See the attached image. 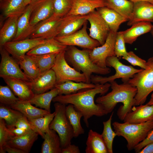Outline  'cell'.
<instances>
[{
	"instance_id": "11a10c76",
	"label": "cell",
	"mask_w": 153,
	"mask_h": 153,
	"mask_svg": "<svg viewBox=\"0 0 153 153\" xmlns=\"http://www.w3.org/2000/svg\"><path fill=\"white\" fill-rule=\"evenodd\" d=\"M146 104L148 105H153V92L151 95V98L149 101L146 103Z\"/></svg>"
},
{
	"instance_id": "f1b7e54d",
	"label": "cell",
	"mask_w": 153,
	"mask_h": 153,
	"mask_svg": "<svg viewBox=\"0 0 153 153\" xmlns=\"http://www.w3.org/2000/svg\"><path fill=\"white\" fill-rule=\"evenodd\" d=\"M25 0H1L0 8L2 15L6 18L12 16H20L26 6Z\"/></svg>"
},
{
	"instance_id": "680465c9",
	"label": "cell",
	"mask_w": 153,
	"mask_h": 153,
	"mask_svg": "<svg viewBox=\"0 0 153 153\" xmlns=\"http://www.w3.org/2000/svg\"><path fill=\"white\" fill-rule=\"evenodd\" d=\"M150 32H151V33L152 34V36L153 37V25L152 27V28L151 29Z\"/></svg>"
},
{
	"instance_id": "484cf974",
	"label": "cell",
	"mask_w": 153,
	"mask_h": 153,
	"mask_svg": "<svg viewBox=\"0 0 153 153\" xmlns=\"http://www.w3.org/2000/svg\"><path fill=\"white\" fill-rule=\"evenodd\" d=\"M97 9L108 25L110 31L118 32L120 25L128 21L115 10L107 7H100Z\"/></svg>"
},
{
	"instance_id": "681fc988",
	"label": "cell",
	"mask_w": 153,
	"mask_h": 153,
	"mask_svg": "<svg viewBox=\"0 0 153 153\" xmlns=\"http://www.w3.org/2000/svg\"><path fill=\"white\" fill-rule=\"evenodd\" d=\"M8 129L13 134L14 136H18L22 135L29 131L16 128L15 127L8 128Z\"/></svg>"
},
{
	"instance_id": "d590c367",
	"label": "cell",
	"mask_w": 153,
	"mask_h": 153,
	"mask_svg": "<svg viewBox=\"0 0 153 153\" xmlns=\"http://www.w3.org/2000/svg\"><path fill=\"white\" fill-rule=\"evenodd\" d=\"M97 85L93 83L68 81L56 84L55 87L59 90V95H68L76 93L83 89L94 88Z\"/></svg>"
},
{
	"instance_id": "ac0fdd59",
	"label": "cell",
	"mask_w": 153,
	"mask_h": 153,
	"mask_svg": "<svg viewBox=\"0 0 153 153\" xmlns=\"http://www.w3.org/2000/svg\"><path fill=\"white\" fill-rule=\"evenodd\" d=\"M40 3H31L26 6L24 12L18 18L17 33L12 41L29 38L31 32L29 24L31 14L35 7Z\"/></svg>"
},
{
	"instance_id": "f6af8a7d",
	"label": "cell",
	"mask_w": 153,
	"mask_h": 153,
	"mask_svg": "<svg viewBox=\"0 0 153 153\" xmlns=\"http://www.w3.org/2000/svg\"><path fill=\"white\" fill-rule=\"evenodd\" d=\"M122 58L133 66H139L143 69H147L149 68L147 61L139 57L133 51L128 52L127 54L122 57Z\"/></svg>"
},
{
	"instance_id": "ee69618b",
	"label": "cell",
	"mask_w": 153,
	"mask_h": 153,
	"mask_svg": "<svg viewBox=\"0 0 153 153\" xmlns=\"http://www.w3.org/2000/svg\"><path fill=\"white\" fill-rule=\"evenodd\" d=\"M125 42L122 31L117 33L114 46V52L118 58L126 56L128 52L126 51Z\"/></svg>"
},
{
	"instance_id": "d4e9b609",
	"label": "cell",
	"mask_w": 153,
	"mask_h": 153,
	"mask_svg": "<svg viewBox=\"0 0 153 153\" xmlns=\"http://www.w3.org/2000/svg\"><path fill=\"white\" fill-rule=\"evenodd\" d=\"M67 46L53 38L47 39L45 42L33 48L26 54L32 56L59 53L65 50Z\"/></svg>"
},
{
	"instance_id": "8992f818",
	"label": "cell",
	"mask_w": 153,
	"mask_h": 153,
	"mask_svg": "<svg viewBox=\"0 0 153 153\" xmlns=\"http://www.w3.org/2000/svg\"><path fill=\"white\" fill-rule=\"evenodd\" d=\"M107 67H112L115 70L114 75L108 76L103 77L98 75H92L91 82L95 84H104L121 78L123 82H128L135 74L139 73L143 69H137L131 65H127L120 62L115 56L108 57L106 60Z\"/></svg>"
},
{
	"instance_id": "f35d334b",
	"label": "cell",
	"mask_w": 153,
	"mask_h": 153,
	"mask_svg": "<svg viewBox=\"0 0 153 153\" xmlns=\"http://www.w3.org/2000/svg\"><path fill=\"white\" fill-rule=\"evenodd\" d=\"M58 53L30 56L34 60L41 73L52 69Z\"/></svg>"
},
{
	"instance_id": "ab89813d",
	"label": "cell",
	"mask_w": 153,
	"mask_h": 153,
	"mask_svg": "<svg viewBox=\"0 0 153 153\" xmlns=\"http://www.w3.org/2000/svg\"><path fill=\"white\" fill-rule=\"evenodd\" d=\"M114 112H112L109 119L103 122V130L101 135L108 149L109 153H113L112 145L114 138L117 136L112 128L111 123Z\"/></svg>"
},
{
	"instance_id": "836d02e7",
	"label": "cell",
	"mask_w": 153,
	"mask_h": 153,
	"mask_svg": "<svg viewBox=\"0 0 153 153\" xmlns=\"http://www.w3.org/2000/svg\"><path fill=\"white\" fill-rule=\"evenodd\" d=\"M65 112L73 129L74 137H77L84 134V130L80 123L81 119L83 117L82 114L76 110L73 105L71 104L66 106Z\"/></svg>"
},
{
	"instance_id": "8fae6325",
	"label": "cell",
	"mask_w": 153,
	"mask_h": 153,
	"mask_svg": "<svg viewBox=\"0 0 153 153\" xmlns=\"http://www.w3.org/2000/svg\"><path fill=\"white\" fill-rule=\"evenodd\" d=\"M0 75H6L30 81L20 68L18 61L3 46L0 47Z\"/></svg>"
},
{
	"instance_id": "603a6c76",
	"label": "cell",
	"mask_w": 153,
	"mask_h": 153,
	"mask_svg": "<svg viewBox=\"0 0 153 153\" xmlns=\"http://www.w3.org/2000/svg\"><path fill=\"white\" fill-rule=\"evenodd\" d=\"M39 134L33 130H30L22 135L14 136L9 140L7 144L22 150L25 153H28L35 141L38 139Z\"/></svg>"
},
{
	"instance_id": "ba28073f",
	"label": "cell",
	"mask_w": 153,
	"mask_h": 153,
	"mask_svg": "<svg viewBox=\"0 0 153 153\" xmlns=\"http://www.w3.org/2000/svg\"><path fill=\"white\" fill-rule=\"evenodd\" d=\"M65 50L58 54L52 68L55 73L56 84L62 83L68 81L86 82L84 74L76 70L66 61L65 57Z\"/></svg>"
},
{
	"instance_id": "52a82bcc",
	"label": "cell",
	"mask_w": 153,
	"mask_h": 153,
	"mask_svg": "<svg viewBox=\"0 0 153 153\" xmlns=\"http://www.w3.org/2000/svg\"><path fill=\"white\" fill-rule=\"evenodd\" d=\"M128 82L137 89L135 97V106L143 104L153 91V67L143 69L135 74Z\"/></svg>"
},
{
	"instance_id": "4fadbf2b",
	"label": "cell",
	"mask_w": 153,
	"mask_h": 153,
	"mask_svg": "<svg viewBox=\"0 0 153 153\" xmlns=\"http://www.w3.org/2000/svg\"><path fill=\"white\" fill-rule=\"evenodd\" d=\"M61 19L55 17L52 15L35 26L29 38L47 39L55 38L58 35Z\"/></svg>"
},
{
	"instance_id": "1f68e13d",
	"label": "cell",
	"mask_w": 153,
	"mask_h": 153,
	"mask_svg": "<svg viewBox=\"0 0 153 153\" xmlns=\"http://www.w3.org/2000/svg\"><path fill=\"white\" fill-rule=\"evenodd\" d=\"M59 94V90L55 87L48 92L41 94H35L29 101L32 105H35L36 107L43 109L51 112V101L54 98Z\"/></svg>"
},
{
	"instance_id": "b9f144b4",
	"label": "cell",
	"mask_w": 153,
	"mask_h": 153,
	"mask_svg": "<svg viewBox=\"0 0 153 153\" xmlns=\"http://www.w3.org/2000/svg\"><path fill=\"white\" fill-rule=\"evenodd\" d=\"M19 100L18 98L16 96L8 85H0V104L10 107L16 103Z\"/></svg>"
},
{
	"instance_id": "74e56055",
	"label": "cell",
	"mask_w": 153,
	"mask_h": 153,
	"mask_svg": "<svg viewBox=\"0 0 153 153\" xmlns=\"http://www.w3.org/2000/svg\"><path fill=\"white\" fill-rule=\"evenodd\" d=\"M23 116L19 111L0 104V119L5 121L8 128L14 127L18 119Z\"/></svg>"
},
{
	"instance_id": "d6a6232c",
	"label": "cell",
	"mask_w": 153,
	"mask_h": 153,
	"mask_svg": "<svg viewBox=\"0 0 153 153\" xmlns=\"http://www.w3.org/2000/svg\"><path fill=\"white\" fill-rule=\"evenodd\" d=\"M106 7L116 11L128 20L131 17L133 3L128 0H105Z\"/></svg>"
},
{
	"instance_id": "7c38bea8",
	"label": "cell",
	"mask_w": 153,
	"mask_h": 153,
	"mask_svg": "<svg viewBox=\"0 0 153 153\" xmlns=\"http://www.w3.org/2000/svg\"><path fill=\"white\" fill-rule=\"evenodd\" d=\"M87 21L90 24L89 35L93 39L97 41L100 45L105 42L109 32V27L97 10L88 14Z\"/></svg>"
},
{
	"instance_id": "c3c4849f",
	"label": "cell",
	"mask_w": 153,
	"mask_h": 153,
	"mask_svg": "<svg viewBox=\"0 0 153 153\" xmlns=\"http://www.w3.org/2000/svg\"><path fill=\"white\" fill-rule=\"evenodd\" d=\"M79 147L75 144H69L66 147L62 148L61 153H80Z\"/></svg>"
},
{
	"instance_id": "ffe728a7",
	"label": "cell",
	"mask_w": 153,
	"mask_h": 153,
	"mask_svg": "<svg viewBox=\"0 0 153 153\" xmlns=\"http://www.w3.org/2000/svg\"><path fill=\"white\" fill-rule=\"evenodd\" d=\"M153 120V105L141 104L133 106L132 110L126 115L124 122L140 123Z\"/></svg>"
},
{
	"instance_id": "7bdbcfd3",
	"label": "cell",
	"mask_w": 153,
	"mask_h": 153,
	"mask_svg": "<svg viewBox=\"0 0 153 153\" xmlns=\"http://www.w3.org/2000/svg\"><path fill=\"white\" fill-rule=\"evenodd\" d=\"M13 134L7 127L5 121L0 119V153H5L4 147L8 141L14 137Z\"/></svg>"
},
{
	"instance_id": "5bb4252c",
	"label": "cell",
	"mask_w": 153,
	"mask_h": 153,
	"mask_svg": "<svg viewBox=\"0 0 153 153\" xmlns=\"http://www.w3.org/2000/svg\"><path fill=\"white\" fill-rule=\"evenodd\" d=\"M46 40L41 38H27L11 41L6 43L3 46L18 61L29 50Z\"/></svg>"
},
{
	"instance_id": "9f6ffc18",
	"label": "cell",
	"mask_w": 153,
	"mask_h": 153,
	"mask_svg": "<svg viewBox=\"0 0 153 153\" xmlns=\"http://www.w3.org/2000/svg\"><path fill=\"white\" fill-rule=\"evenodd\" d=\"M46 0H31L30 3H40Z\"/></svg>"
},
{
	"instance_id": "d6986e66",
	"label": "cell",
	"mask_w": 153,
	"mask_h": 153,
	"mask_svg": "<svg viewBox=\"0 0 153 153\" xmlns=\"http://www.w3.org/2000/svg\"><path fill=\"white\" fill-rule=\"evenodd\" d=\"M32 90L34 94L44 93L55 87L56 84L55 73L51 69L41 73L31 81Z\"/></svg>"
},
{
	"instance_id": "7dc6e473",
	"label": "cell",
	"mask_w": 153,
	"mask_h": 153,
	"mask_svg": "<svg viewBox=\"0 0 153 153\" xmlns=\"http://www.w3.org/2000/svg\"><path fill=\"white\" fill-rule=\"evenodd\" d=\"M15 127L27 130H33L28 118L24 115L18 119Z\"/></svg>"
},
{
	"instance_id": "cb8c5ba5",
	"label": "cell",
	"mask_w": 153,
	"mask_h": 153,
	"mask_svg": "<svg viewBox=\"0 0 153 153\" xmlns=\"http://www.w3.org/2000/svg\"><path fill=\"white\" fill-rule=\"evenodd\" d=\"M152 26L151 22L142 21L136 23L130 28L121 31L125 43L132 44L139 36L150 32Z\"/></svg>"
},
{
	"instance_id": "f546056e",
	"label": "cell",
	"mask_w": 153,
	"mask_h": 153,
	"mask_svg": "<svg viewBox=\"0 0 153 153\" xmlns=\"http://www.w3.org/2000/svg\"><path fill=\"white\" fill-rule=\"evenodd\" d=\"M20 16H12L7 18L0 30V47L12 41L15 37L17 23Z\"/></svg>"
},
{
	"instance_id": "30bf717a",
	"label": "cell",
	"mask_w": 153,
	"mask_h": 153,
	"mask_svg": "<svg viewBox=\"0 0 153 153\" xmlns=\"http://www.w3.org/2000/svg\"><path fill=\"white\" fill-rule=\"evenodd\" d=\"M117 32L110 31L104 44L90 50V57L94 63L101 68H105L107 58L115 56L114 46Z\"/></svg>"
},
{
	"instance_id": "5b68a950",
	"label": "cell",
	"mask_w": 153,
	"mask_h": 153,
	"mask_svg": "<svg viewBox=\"0 0 153 153\" xmlns=\"http://www.w3.org/2000/svg\"><path fill=\"white\" fill-rule=\"evenodd\" d=\"M54 106L55 116L50 124L49 128L58 133L63 148L71 144L74 137L73 129L66 115V105L56 102Z\"/></svg>"
},
{
	"instance_id": "6da1fadb",
	"label": "cell",
	"mask_w": 153,
	"mask_h": 153,
	"mask_svg": "<svg viewBox=\"0 0 153 153\" xmlns=\"http://www.w3.org/2000/svg\"><path fill=\"white\" fill-rule=\"evenodd\" d=\"M97 84L94 88L83 89L74 93L59 95L54 98L52 101L65 105H73L75 109L82 114L84 122L88 128V120L91 117H101L107 114L100 105L95 103L94 98L97 94L105 95L110 87V84L107 83Z\"/></svg>"
},
{
	"instance_id": "83f0119b",
	"label": "cell",
	"mask_w": 153,
	"mask_h": 153,
	"mask_svg": "<svg viewBox=\"0 0 153 153\" xmlns=\"http://www.w3.org/2000/svg\"><path fill=\"white\" fill-rule=\"evenodd\" d=\"M86 153H109L101 134L90 130L86 143Z\"/></svg>"
},
{
	"instance_id": "60d3db41",
	"label": "cell",
	"mask_w": 153,
	"mask_h": 153,
	"mask_svg": "<svg viewBox=\"0 0 153 153\" xmlns=\"http://www.w3.org/2000/svg\"><path fill=\"white\" fill-rule=\"evenodd\" d=\"M73 0H53L54 17L61 18L66 16L70 11Z\"/></svg>"
},
{
	"instance_id": "e0dca14e",
	"label": "cell",
	"mask_w": 153,
	"mask_h": 153,
	"mask_svg": "<svg viewBox=\"0 0 153 153\" xmlns=\"http://www.w3.org/2000/svg\"><path fill=\"white\" fill-rule=\"evenodd\" d=\"M153 22V4L146 1L133 3L132 13L127 25L131 26L138 22Z\"/></svg>"
},
{
	"instance_id": "f907efd6",
	"label": "cell",
	"mask_w": 153,
	"mask_h": 153,
	"mask_svg": "<svg viewBox=\"0 0 153 153\" xmlns=\"http://www.w3.org/2000/svg\"><path fill=\"white\" fill-rule=\"evenodd\" d=\"M5 152L8 153H25L23 151L6 144L3 147Z\"/></svg>"
},
{
	"instance_id": "db71d44e",
	"label": "cell",
	"mask_w": 153,
	"mask_h": 153,
	"mask_svg": "<svg viewBox=\"0 0 153 153\" xmlns=\"http://www.w3.org/2000/svg\"><path fill=\"white\" fill-rule=\"evenodd\" d=\"M133 3L141 1H146L151 3L153 4V0H128Z\"/></svg>"
},
{
	"instance_id": "9a60e30c",
	"label": "cell",
	"mask_w": 153,
	"mask_h": 153,
	"mask_svg": "<svg viewBox=\"0 0 153 153\" xmlns=\"http://www.w3.org/2000/svg\"><path fill=\"white\" fill-rule=\"evenodd\" d=\"M0 77L20 100L29 101L34 96L31 81L8 76L0 75Z\"/></svg>"
},
{
	"instance_id": "f5cc1de1",
	"label": "cell",
	"mask_w": 153,
	"mask_h": 153,
	"mask_svg": "<svg viewBox=\"0 0 153 153\" xmlns=\"http://www.w3.org/2000/svg\"><path fill=\"white\" fill-rule=\"evenodd\" d=\"M147 62L149 67H153V57L149 59Z\"/></svg>"
},
{
	"instance_id": "e575fe53",
	"label": "cell",
	"mask_w": 153,
	"mask_h": 153,
	"mask_svg": "<svg viewBox=\"0 0 153 153\" xmlns=\"http://www.w3.org/2000/svg\"><path fill=\"white\" fill-rule=\"evenodd\" d=\"M18 61L21 69L31 81L41 73L37 64L30 56L26 54Z\"/></svg>"
},
{
	"instance_id": "3957f363",
	"label": "cell",
	"mask_w": 153,
	"mask_h": 153,
	"mask_svg": "<svg viewBox=\"0 0 153 153\" xmlns=\"http://www.w3.org/2000/svg\"><path fill=\"white\" fill-rule=\"evenodd\" d=\"M90 50H80L74 46H69L65 54L67 63L76 70L82 72L86 77V83H91L92 73L105 75L111 71L109 67L101 68L93 62L90 57Z\"/></svg>"
},
{
	"instance_id": "bcb514c9",
	"label": "cell",
	"mask_w": 153,
	"mask_h": 153,
	"mask_svg": "<svg viewBox=\"0 0 153 153\" xmlns=\"http://www.w3.org/2000/svg\"><path fill=\"white\" fill-rule=\"evenodd\" d=\"M153 143V129L148 133L145 139L135 147L134 150L136 153H139L145 146Z\"/></svg>"
},
{
	"instance_id": "277c9868",
	"label": "cell",
	"mask_w": 153,
	"mask_h": 153,
	"mask_svg": "<svg viewBox=\"0 0 153 153\" xmlns=\"http://www.w3.org/2000/svg\"><path fill=\"white\" fill-rule=\"evenodd\" d=\"M112 125L117 136L122 137L126 139L127 149L130 151L134 149L153 129V120L137 124L115 121Z\"/></svg>"
},
{
	"instance_id": "4dcf8cb0",
	"label": "cell",
	"mask_w": 153,
	"mask_h": 153,
	"mask_svg": "<svg viewBox=\"0 0 153 153\" xmlns=\"http://www.w3.org/2000/svg\"><path fill=\"white\" fill-rule=\"evenodd\" d=\"M42 145L41 153H61L60 137L54 130H50L45 133Z\"/></svg>"
},
{
	"instance_id": "2e32d148",
	"label": "cell",
	"mask_w": 153,
	"mask_h": 153,
	"mask_svg": "<svg viewBox=\"0 0 153 153\" xmlns=\"http://www.w3.org/2000/svg\"><path fill=\"white\" fill-rule=\"evenodd\" d=\"M88 18V14L66 15L62 18L56 37L67 36L76 32L87 21Z\"/></svg>"
},
{
	"instance_id": "7a4b0ae2",
	"label": "cell",
	"mask_w": 153,
	"mask_h": 153,
	"mask_svg": "<svg viewBox=\"0 0 153 153\" xmlns=\"http://www.w3.org/2000/svg\"><path fill=\"white\" fill-rule=\"evenodd\" d=\"M110 83L111 91L97 97L95 102L102 106L107 114L112 112L118 103H122L123 105L117 110V114L119 119L123 121L126 114L135 106L137 88L128 82L119 84L114 80Z\"/></svg>"
},
{
	"instance_id": "91938a15",
	"label": "cell",
	"mask_w": 153,
	"mask_h": 153,
	"mask_svg": "<svg viewBox=\"0 0 153 153\" xmlns=\"http://www.w3.org/2000/svg\"><path fill=\"white\" fill-rule=\"evenodd\" d=\"M1 0H0V1H1Z\"/></svg>"
},
{
	"instance_id": "7402d4cb",
	"label": "cell",
	"mask_w": 153,
	"mask_h": 153,
	"mask_svg": "<svg viewBox=\"0 0 153 153\" xmlns=\"http://www.w3.org/2000/svg\"><path fill=\"white\" fill-rule=\"evenodd\" d=\"M53 13V0H47L37 5L33 10L30 18L29 24L31 32L36 26L50 17Z\"/></svg>"
},
{
	"instance_id": "4316f807",
	"label": "cell",
	"mask_w": 153,
	"mask_h": 153,
	"mask_svg": "<svg viewBox=\"0 0 153 153\" xmlns=\"http://www.w3.org/2000/svg\"><path fill=\"white\" fill-rule=\"evenodd\" d=\"M32 105L29 101L19 100L10 107L21 112L28 119L43 117L51 113L44 109L37 108Z\"/></svg>"
},
{
	"instance_id": "6f0895ef",
	"label": "cell",
	"mask_w": 153,
	"mask_h": 153,
	"mask_svg": "<svg viewBox=\"0 0 153 153\" xmlns=\"http://www.w3.org/2000/svg\"><path fill=\"white\" fill-rule=\"evenodd\" d=\"M31 0H25L24 3L25 5L26 6L27 5L29 4Z\"/></svg>"
},
{
	"instance_id": "8d00e7d4",
	"label": "cell",
	"mask_w": 153,
	"mask_h": 153,
	"mask_svg": "<svg viewBox=\"0 0 153 153\" xmlns=\"http://www.w3.org/2000/svg\"><path fill=\"white\" fill-rule=\"evenodd\" d=\"M55 114L54 112L43 117L28 119L32 130L43 139L45 133L50 130L49 125L54 116Z\"/></svg>"
},
{
	"instance_id": "816d5d0a",
	"label": "cell",
	"mask_w": 153,
	"mask_h": 153,
	"mask_svg": "<svg viewBox=\"0 0 153 153\" xmlns=\"http://www.w3.org/2000/svg\"><path fill=\"white\" fill-rule=\"evenodd\" d=\"M139 153H153V143L145 146Z\"/></svg>"
},
{
	"instance_id": "9c48e42d",
	"label": "cell",
	"mask_w": 153,
	"mask_h": 153,
	"mask_svg": "<svg viewBox=\"0 0 153 153\" xmlns=\"http://www.w3.org/2000/svg\"><path fill=\"white\" fill-rule=\"evenodd\" d=\"M87 22L81 29L76 32L67 36L57 37L55 38L67 46H77L90 50L99 46L101 45L99 42L92 38L88 33Z\"/></svg>"
},
{
	"instance_id": "44dd1931",
	"label": "cell",
	"mask_w": 153,
	"mask_h": 153,
	"mask_svg": "<svg viewBox=\"0 0 153 153\" xmlns=\"http://www.w3.org/2000/svg\"><path fill=\"white\" fill-rule=\"evenodd\" d=\"M106 5L105 0H73L72 8L67 15H86Z\"/></svg>"
}]
</instances>
